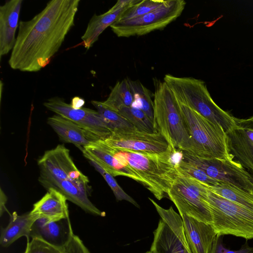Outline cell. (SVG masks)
I'll return each instance as SVG.
<instances>
[{
    "label": "cell",
    "instance_id": "obj_5",
    "mask_svg": "<svg viewBox=\"0 0 253 253\" xmlns=\"http://www.w3.org/2000/svg\"><path fill=\"white\" fill-rule=\"evenodd\" d=\"M179 103L190 139L191 148L188 152L206 159L232 158L227 148L226 133L222 127Z\"/></svg>",
    "mask_w": 253,
    "mask_h": 253
},
{
    "label": "cell",
    "instance_id": "obj_29",
    "mask_svg": "<svg viewBox=\"0 0 253 253\" xmlns=\"http://www.w3.org/2000/svg\"><path fill=\"white\" fill-rule=\"evenodd\" d=\"M178 171L208 186H212L220 182L209 176L196 165L181 158L178 162Z\"/></svg>",
    "mask_w": 253,
    "mask_h": 253
},
{
    "label": "cell",
    "instance_id": "obj_31",
    "mask_svg": "<svg viewBox=\"0 0 253 253\" xmlns=\"http://www.w3.org/2000/svg\"><path fill=\"white\" fill-rule=\"evenodd\" d=\"M24 253H63L62 249L51 245L40 238L27 240Z\"/></svg>",
    "mask_w": 253,
    "mask_h": 253
},
{
    "label": "cell",
    "instance_id": "obj_22",
    "mask_svg": "<svg viewBox=\"0 0 253 253\" xmlns=\"http://www.w3.org/2000/svg\"><path fill=\"white\" fill-rule=\"evenodd\" d=\"M37 219L30 211L20 215L16 212L11 214L9 223L1 230L0 245L3 247H7L23 236L29 240L32 227Z\"/></svg>",
    "mask_w": 253,
    "mask_h": 253
},
{
    "label": "cell",
    "instance_id": "obj_23",
    "mask_svg": "<svg viewBox=\"0 0 253 253\" xmlns=\"http://www.w3.org/2000/svg\"><path fill=\"white\" fill-rule=\"evenodd\" d=\"M133 100L128 79H125L116 84L107 99L102 103L108 108L118 112L123 107L131 106Z\"/></svg>",
    "mask_w": 253,
    "mask_h": 253
},
{
    "label": "cell",
    "instance_id": "obj_11",
    "mask_svg": "<svg viewBox=\"0 0 253 253\" xmlns=\"http://www.w3.org/2000/svg\"><path fill=\"white\" fill-rule=\"evenodd\" d=\"M39 181L45 189L58 181L72 180L88 184V177L76 167L69 150L63 145L46 151L38 160Z\"/></svg>",
    "mask_w": 253,
    "mask_h": 253
},
{
    "label": "cell",
    "instance_id": "obj_4",
    "mask_svg": "<svg viewBox=\"0 0 253 253\" xmlns=\"http://www.w3.org/2000/svg\"><path fill=\"white\" fill-rule=\"evenodd\" d=\"M154 126L173 148L189 152L190 137L176 97L165 82L155 80Z\"/></svg>",
    "mask_w": 253,
    "mask_h": 253
},
{
    "label": "cell",
    "instance_id": "obj_34",
    "mask_svg": "<svg viewBox=\"0 0 253 253\" xmlns=\"http://www.w3.org/2000/svg\"><path fill=\"white\" fill-rule=\"evenodd\" d=\"M7 200V197L5 193L2 191V189L0 188V216L5 212H7L9 213V215L11 214L8 211L6 208L5 204Z\"/></svg>",
    "mask_w": 253,
    "mask_h": 253
},
{
    "label": "cell",
    "instance_id": "obj_6",
    "mask_svg": "<svg viewBox=\"0 0 253 253\" xmlns=\"http://www.w3.org/2000/svg\"><path fill=\"white\" fill-rule=\"evenodd\" d=\"M206 202L218 236L232 235L253 239V209L229 201L211 190L206 185Z\"/></svg>",
    "mask_w": 253,
    "mask_h": 253
},
{
    "label": "cell",
    "instance_id": "obj_18",
    "mask_svg": "<svg viewBox=\"0 0 253 253\" xmlns=\"http://www.w3.org/2000/svg\"><path fill=\"white\" fill-rule=\"evenodd\" d=\"M22 0H10L0 6V56L12 50L15 42Z\"/></svg>",
    "mask_w": 253,
    "mask_h": 253
},
{
    "label": "cell",
    "instance_id": "obj_3",
    "mask_svg": "<svg viewBox=\"0 0 253 253\" xmlns=\"http://www.w3.org/2000/svg\"><path fill=\"white\" fill-rule=\"evenodd\" d=\"M166 83L179 103L192 109L210 121L219 125L227 133L237 126L235 117L220 108L212 99L203 81L192 77L166 75Z\"/></svg>",
    "mask_w": 253,
    "mask_h": 253
},
{
    "label": "cell",
    "instance_id": "obj_2",
    "mask_svg": "<svg viewBox=\"0 0 253 253\" xmlns=\"http://www.w3.org/2000/svg\"><path fill=\"white\" fill-rule=\"evenodd\" d=\"M113 154L126 162L138 175L140 182L158 200L168 193L178 175L177 164L181 151L170 146L166 151L151 153L121 150L111 146Z\"/></svg>",
    "mask_w": 253,
    "mask_h": 253
},
{
    "label": "cell",
    "instance_id": "obj_20",
    "mask_svg": "<svg viewBox=\"0 0 253 253\" xmlns=\"http://www.w3.org/2000/svg\"><path fill=\"white\" fill-rule=\"evenodd\" d=\"M73 233L69 218L56 221L38 218L32 227L31 237L40 238L61 248Z\"/></svg>",
    "mask_w": 253,
    "mask_h": 253
},
{
    "label": "cell",
    "instance_id": "obj_27",
    "mask_svg": "<svg viewBox=\"0 0 253 253\" xmlns=\"http://www.w3.org/2000/svg\"><path fill=\"white\" fill-rule=\"evenodd\" d=\"M118 112L132 124L137 130L151 133L157 132L154 127V123L140 109L131 106L123 107Z\"/></svg>",
    "mask_w": 253,
    "mask_h": 253
},
{
    "label": "cell",
    "instance_id": "obj_7",
    "mask_svg": "<svg viewBox=\"0 0 253 253\" xmlns=\"http://www.w3.org/2000/svg\"><path fill=\"white\" fill-rule=\"evenodd\" d=\"M178 172L168 197L175 205L181 216L186 215L211 225V214L206 200V184Z\"/></svg>",
    "mask_w": 253,
    "mask_h": 253
},
{
    "label": "cell",
    "instance_id": "obj_24",
    "mask_svg": "<svg viewBox=\"0 0 253 253\" xmlns=\"http://www.w3.org/2000/svg\"><path fill=\"white\" fill-rule=\"evenodd\" d=\"M91 103L103 118L112 133L137 129L127 119L118 112L105 106L102 102L92 100Z\"/></svg>",
    "mask_w": 253,
    "mask_h": 253
},
{
    "label": "cell",
    "instance_id": "obj_16",
    "mask_svg": "<svg viewBox=\"0 0 253 253\" xmlns=\"http://www.w3.org/2000/svg\"><path fill=\"white\" fill-rule=\"evenodd\" d=\"M186 239L192 253H211L218 237L211 224L181 216Z\"/></svg>",
    "mask_w": 253,
    "mask_h": 253
},
{
    "label": "cell",
    "instance_id": "obj_12",
    "mask_svg": "<svg viewBox=\"0 0 253 253\" xmlns=\"http://www.w3.org/2000/svg\"><path fill=\"white\" fill-rule=\"evenodd\" d=\"M43 105L49 110L73 122L99 140H105L112 134L97 111L84 107L74 108L59 97L48 99Z\"/></svg>",
    "mask_w": 253,
    "mask_h": 253
},
{
    "label": "cell",
    "instance_id": "obj_25",
    "mask_svg": "<svg viewBox=\"0 0 253 253\" xmlns=\"http://www.w3.org/2000/svg\"><path fill=\"white\" fill-rule=\"evenodd\" d=\"M129 88L133 96L132 106L141 110L154 123V103L153 94L139 81L128 79Z\"/></svg>",
    "mask_w": 253,
    "mask_h": 253
},
{
    "label": "cell",
    "instance_id": "obj_9",
    "mask_svg": "<svg viewBox=\"0 0 253 253\" xmlns=\"http://www.w3.org/2000/svg\"><path fill=\"white\" fill-rule=\"evenodd\" d=\"M149 199L161 217L154 231L153 241L150 251L153 253H184L186 250L190 249L181 215L172 207L166 209L151 198Z\"/></svg>",
    "mask_w": 253,
    "mask_h": 253
},
{
    "label": "cell",
    "instance_id": "obj_32",
    "mask_svg": "<svg viewBox=\"0 0 253 253\" xmlns=\"http://www.w3.org/2000/svg\"><path fill=\"white\" fill-rule=\"evenodd\" d=\"M61 249L63 253H90L83 241L73 233Z\"/></svg>",
    "mask_w": 253,
    "mask_h": 253
},
{
    "label": "cell",
    "instance_id": "obj_19",
    "mask_svg": "<svg viewBox=\"0 0 253 253\" xmlns=\"http://www.w3.org/2000/svg\"><path fill=\"white\" fill-rule=\"evenodd\" d=\"M47 123L61 140L74 144L82 152L85 146L100 140L73 122L57 114L48 117Z\"/></svg>",
    "mask_w": 253,
    "mask_h": 253
},
{
    "label": "cell",
    "instance_id": "obj_21",
    "mask_svg": "<svg viewBox=\"0 0 253 253\" xmlns=\"http://www.w3.org/2000/svg\"><path fill=\"white\" fill-rule=\"evenodd\" d=\"M66 198L53 188L33 205L30 212L38 218H44L50 221H59L69 218Z\"/></svg>",
    "mask_w": 253,
    "mask_h": 253
},
{
    "label": "cell",
    "instance_id": "obj_15",
    "mask_svg": "<svg viewBox=\"0 0 253 253\" xmlns=\"http://www.w3.org/2000/svg\"><path fill=\"white\" fill-rule=\"evenodd\" d=\"M82 152L88 161L95 162L113 176H125L140 182L136 172L129 166L121 164L104 140H100L85 146Z\"/></svg>",
    "mask_w": 253,
    "mask_h": 253
},
{
    "label": "cell",
    "instance_id": "obj_26",
    "mask_svg": "<svg viewBox=\"0 0 253 253\" xmlns=\"http://www.w3.org/2000/svg\"><path fill=\"white\" fill-rule=\"evenodd\" d=\"M207 186L211 190L220 196L253 209V194L248 193L231 185L220 182L212 186Z\"/></svg>",
    "mask_w": 253,
    "mask_h": 253
},
{
    "label": "cell",
    "instance_id": "obj_28",
    "mask_svg": "<svg viewBox=\"0 0 253 253\" xmlns=\"http://www.w3.org/2000/svg\"><path fill=\"white\" fill-rule=\"evenodd\" d=\"M163 0H140L139 2L126 9L119 20H126L146 14L161 6Z\"/></svg>",
    "mask_w": 253,
    "mask_h": 253
},
{
    "label": "cell",
    "instance_id": "obj_13",
    "mask_svg": "<svg viewBox=\"0 0 253 253\" xmlns=\"http://www.w3.org/2000/svg\"><path fill=\"white\" fill-rule=\"evenodd\" d=\"M104 141L117 149L151 153L164 152L170 146L160 133L147 132L137 129L112 133Z\"/></svg>",
    "mask_w": 253,
    "mask_h": 253
},
{
    "label": "cell",
    "instance_id": "obj_35",
    "mask_svg": "<svg viewBox=\"0 0 253 253\" xmlns=\"http://www.w3.org/2000/svg\"><path fill=\"white\" fill-rule=\"evenodd\" d=\"M85 101L84 99L78 96H75L72 99L71 105L74 108L79 109L83 108Z\"/></svg>",
    "mask_w": 253,
    "mask_h": 253
},
{
    "label": "cell",
    "instance_id": "obj_30",
    "mask_svg": "<svg viewBox=\"0 0 253 253\" xmlns=\"http://www.w3.org/2000/svg\"><path fill=\"white\" fill-rule=\"evenodd\" d=\"M91 165L103 177L108 185L112 189L117 201H126L135 207L140 208L137 203L129 195L126 193L116 181L114 176L106 171L99 165L92 161H89Z\"/></svg>",
    "mask_w": 253,
    "mask_h": 253
},
{
    "label": "cell",
    "instance_id": "obj_37",
    "mask_svg": "<svg viewBox=\"0 0 253 253\" xmlns=\"http://www.w3.org/2000/svg\"><path fill=\"white\" fill-rule=\"evenodd\" d=\"M144 253H153L151 251H147Z\"/></svg>",
    "mask_w": 253,
    "mask_h": 253
},
{
    "label": "cell",
    "instance_id": "obj_36",
    "mask_svg": "<svg viewBox=\"0 0 253 253\" xmlns=\"http://www.w3.org/2000/svg\"><path fill=\"white\" fill-rule=\"evenodd\" d=\"M241 121L244 123L253 126V116L249 119H241Z\"/></svg>",
    "mask_w": 253,
    "mask_h": 253
},
{
    "label": "cell",
    "instance_id": "obj_8",
    "mask_svg": "<svg viewBox=\"0 0 253 253\" xmlns=\"http://www.w3.org/2000/svg\"><path fill=\"white\" fill-rule=\"evenodd\" d=\"M186 5L183 0H167L157 9L126 20H118L110 26L118 37L142 36L161 30L179 17Z\"/></svg>",
    "mask_w": 253,
    "mask_h": 253
},
{
    "label": "cell",
    "instance_id": "obj_10",
    "mask_svg": "<svg viewBox=\"0 0 253 253\" xmlns=\"http://www.w3.org/2000/svg\"><path fill=\"white\" fill-rule=\"evenodd\" d=\"M181 153L182 159L196 165L211 177L253 194V175L233 159L203 158L185 151Z\"/></svg>",
    "mask_w": 253,
    "mask_h": 253
},
{
    "label": "cell",
    "instance_id": "obj_33",
    "mask_svg": "<svg viewBox=\"0 0 253 253\" xmlns=\"http://www.w3.org/2000/svg\"><path fill=\"white\" fill-rule=\"evenodd\" d=\"M211 253H253V247L250 246L246 242L239 250H231L224 247L222 236H218Z\"/></svg>",
    "mask_w": 253,
    "mask_h": 253
},
{
    "label": "cell",
    "instance_id": "obj_17",
    "mask_svg": "<svg viewBox=\"0 0 253 253\" xmlns=\"http://www.w3.org/2000/svg\"><path fill=\"white\" fill-rule=\"evenodd\" d=\"M140 0H119L109 10L100 15H94L90 20L84 34L82 43L88 49L109 26L119 20L123 13Z\"/></svg>",
    "mask_w": 253,
    "mask_h": 253
},
{
    "label": "cell",
    "instance_id": "obj_14",
    "mask_svg": "<svg viewBox=\"0 0 253 253\" xmlns=\"http://www.w3.org/2000/svg\"><path fill=\"white\" fill-rule=\"evenodd\" d=\"M237 126L226 133L229 154L253 175V126L235 118Z\"/></svg>",
    "mask_w": 253,
    "mask_h": 253
},
{
    "label": "cell",
    "instance_id": "obj_1",
    "mask_svg": "<svg viewBox=\"0 0 253 253\" xmlns=\"http://www.w3.org/2000/svg\"><path fill=\"white\" fill-rule=\"evenodd\" d=\"M80 0H52L32 19L21 21L10 67L35 72L47 66L74 25Z\"/></svg>",
    "mask_w": 253,
    "mask_h": 253
}]
</instances>
